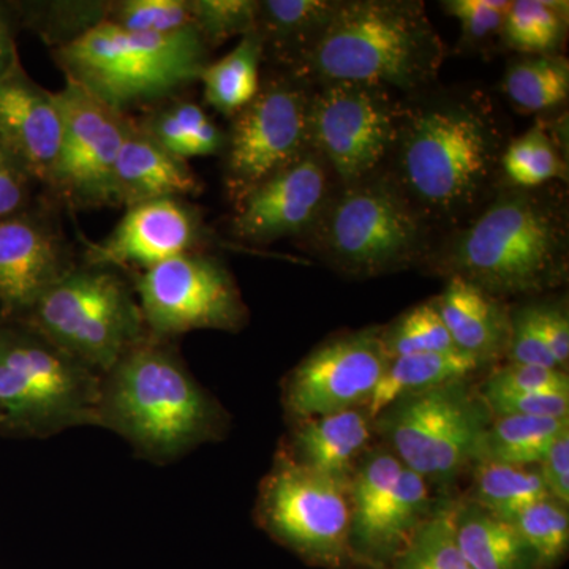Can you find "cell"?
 <instances>
[{"label": "cell", "mask_w": 569, "mask_h": 569, "mask_svg": "<svg viewBox=\"0 0 569 569\" xmlns=\"http://www.w3.org/2000/svg\"><path fill=\"white\" fill-rule=\"evenodd\" d=\"M508 142L507 123L488 93L436 84L400 99L395 142L381 170L445 234L496 192Z\"/></svg>", "instance_id": "obj_1"}, {"label": "cell", "mask_w": 569, "mask_h": 569, "mask_svg": "<svg viewBox=\"0 0 569 569\" xmlns=\"http://www.w3.org/2000/svg\"><path fill=\"white\" fill-rule=\"evenodd\" d=\"M426 263L500 299L559 287L569 263L567 193L561 183L539 189L500 183L473 217L437 238Z\"/></svg>", "instance_id": "obj_2"}, {"label": "cell", "mask_w": 569, "mask_h": 569, "mask_svg": "<svg viewBox=\"0 0 569 569\" xmlns=\"http://www.w3.org/2000/svg\"><path fill=\"white\" fill-rule=\"evenodd\" d=\"M447 56L421 0H339L290 74L312 86L367 82L411 96L437 84Z\"/></svg>", "instance_id": "obj_3"}, {"label": "cell", "mask_w": 569, "mask_h": 569, "mask_svg": "<svg viewBox=\"0 0 569 569\" xmlns=\"http://www.w3.org/2000/svg\"><path fill=\"white\" fill-rule=\"evenodd\" d=\"M99 426L170 462L219 437L222 413L168 340L148 336L102 377Z\"/></svg>", "instance_id": "obj_4"}, {"label": "cell", "mask_w": 569, "mask_h": 569, "mask_svg": "<svg viewBox=\"0 0 569 569\" xmlns=\"http://www.w3.org/2000/svg\"><path fill=\"white\" fill-rule=\"evenodd\" d=\"M51 54L66 81L127 116L181 96L200 82L211 62V50L194 29L152 36L123 31L107 21Z\"/></svg>", "instance_id": "obj_5"}, {"label": "cell", "mask_w": 569, "mask_h": 569, "mask_svg": "<svg viewBox=\"0 0 569 569\" xmlns=\"http://www.w3.org/2000/svg\"><path fill=\"white\" fill-rule=\"evenodd\" d=\"M437 238L380 170L350 186H336L301 242L340 274L370 279L425 264Z\"/></svg>", "instance_id": "obj_6"}, {"label": "cell", "mask_w": 569, "mask_h": 569, "mask_svg": "<svg viewBox=\"0 0 569 569\" xmlns=\"http://www.w3.org/2000/svg\"><path fill=\"white\" fill-rule=\"evenodd\" d=\"M102 377L21 321L0 323V426L47 438L99 426Z\"/></svg>", "instance_id": "obj_7"}, {"label": "cell", "mask_w": 569, "mask_h": 569, "mask_svg": "<svg viewBox=\"0 0 569 569\" xmlns=\"http://www.w3.org/2000/svg\"><path fill=\"white\" fill-rule=\"evenodd\" d=\"M18 321L100 377L149 336L123 272L84 261L52 284Z\"/></svg>", "instance_id": "obj_8"}, {"label": "cell", "mask_w": 569, "mask_h": 569, "mask_svg": "<svg viewBox=\"0 0 569 569\" xmlns=\"http://www.w3.org/2000/svg\"><path fill=\"white\" fill-rule=\"evenodd\" d=\"M490 421L481 396L463 380L396 400L373 419V429L427 485L448 486L478 462Z\"/></svg>", "instance_id": "obj_9"}, {"label": "cell", "mask_w": 569, "mask_h": 569, "mask_svg": "<svg viewBox=\"0 0 569 569\" xmlns=\"http://www.w3.org/2000/svg\"><path fill=\"white\" fill-rule=\"evenodd\" d=\"M266 530L307 563L358 567L350 545V481L318 473L284 455L261 488Z\"/></svg>", "instance_id": "obj_10"}, {"label": "cell", "mask_w": 569, "mask_h": 569, "mask_svg": "<svg viewBox=\"0 0 569 569\" xmlns=\"http://www.w3.org/2000/svg\"><path fill=\"white\" fill-rule=\"evenodd\" d=\"M312 92L309 82L274 70L261 78L252 102L230 119L222 157L224 193L231 204L310 148Z\"/></svg>", "instance_id": "obj_11"}, {"label": "cell", "mask_w": 569, "mask_h": 569, "mask_svg": "<svg viewBox=\"0 0 569 569\" xmlns=\"http://www.w3.org/2000/svg\"><path fill=\"white\" fill-rule=\"evenodd\" d=\"M400 99L391 89L367 82L313 86L310 148L323 157L337 186H350L385 167L395 142Z\"/></svg>", "instance_id": "obj_12"}, {"label": "cell", "mask_w": 569, "mask_h": 569, "mask_svg": "<svg viewBox=\"0 0 569 569\" xmlns=\"http://www.w3.org/2000/svg\"><path fill=\"white\" fill-rule=\"evenodd\" d=\"M132 277L146 329L157 339L200 329L236 332L247 323L238 283L211 252L181 254Z\"/></svg>", "instance_id": "obj_13"}, {"label": "cell", "mask_w": 569, "mask_h": 569, "mask_svg": "<svg viewBox=\"0 0 569 569\" xmlns=\"http://www.w3.org/2000/svg\"><path fill=\"white\" fill-rule=\"evenodd\" d=\"M54 93L62 141L44 186L48 200L74 212L119 208L116 164L132 116L112 110L73 82Z\"/></svg>", "instance_id": "obj_14"}, {"label": "cell", "mask_w": 569, "mask_h": 569, "mask_svg": "<svg viewBox=\"0 0 569 569\" xmlns=\"http://www.w3.org/2000/svg\"><path fill=\"white\" fill-rule=\"evenodd\" d=\"M389 362L383 326L331 337L291 370L284 407L298 421L366 408Z\"/></svg>", "instance_id": "obj_15"}, {"label": "cell", "mask_w": 569, "mask_h": 569, "mask_svg": "<svg viewBox=\"0 0 569 569\" xmlns=\"http://www.w3.org/2000/svg\"><path fill=\"white\" fill-rule=\"evenodd\" d=\"M336 186L323 157L309 148L233 206L228 234L238 244L257 247L280 239H302Z\"/></svg>", "instance_id": "obj_16"}, {"label": "cell", "mask_w": 569, "mask_h": 569, "mask_svg": "<svg viewBox=\"0 0 569 569\" xmlns=\"http://www.w3.org/2000/svg\"><path fill=\"white\" fill-rule=\"evenodd\" d=\"M52 201L0 219V317L21 320L77 266Z\"/></svg>", "instance_id": "obj_17"}, {"label": "cell", "mask_w": 569, "mask_h": 569, "mask_svg": "<svg viewBox=\"0 0 569 569\" xmlns=\"http://www.w3.org/2000/svg\"><path fill=\"white\" fill-rule=\"evenodd\" d=\"M219 242L203 211L189 200H157L126 208L102 241H86L84 263L142 272L187 253L209 252Z\"/></svg>", "instance_id": "obj_18"}, {"label": "cell", "mask_w": 569, "mask_h": 569, "mask_svg": "<svg viewBox=\"0 0 569 569\" xmlns=\"http://www.w3.org/2000/svg\"><path fill=\"white\" fill-rule=\"evenodd\" d=\"M0 141L44 189L61 149V108L56 93L33 81L20 59L0 74Z\"/></svg>", "instance_id": "obj_19"}, {"label": "cell", "mask_w": 569, "mask_h": 569, "mask_svg": "<svg viewBox=\"0 0 569 569\" xmlns=\"http://www.w3.org/2000/svg\"><path fill=\"white\" fill-rule=\"evenodd\" d=\"M203 182L187 160L164 151L134 126L133 116L116 164V197L130 208L157 200H189Z\"/></svg>", "instance_id": "obj_20"}, {"label": "cell", "mask_w": 569, "mask_h": 569, "mask_svg": "<svg viewBox=\"0 0 569 569\" xmlns=\"http://www.w3.org/2000/svg\"><path fill=\"white\" fill-rule=\"evenodd\" d=\"M433 302L458 350L486 366L507 355L511 312L500 298L452 276Z\"/></svg>", "instance_id": "obj_21"}, {"label": "cell", "mask_w": 569, "mask_h": 569, "mask_svg": "<svg viewBox=\"0 0 569 569\" xmlns=\"http://www.w3.org/2000/svg\"><path fill=\"white\" fill-rule=\"evenodd\" d=\"M372 433L373 421L365 408L299 419L288 456L318 473L350 481Z\"/></svg>", "instance_id": "obj_22"}, {"label": "cell", "mask_w": 569, "mask_h": 569, "mask_svg": "<svg viewBox=\"0 0 569 569\" xmlns=\"http://www.w3.org/2000/svg\"><path fill=\"white\" fill-rule=\"evenodd\" d=\"M339 0H258L264 62L291 73L320 39Z\"/></svg>", "instance_id": "obj_23"}, {"label": "cell", "mask_w": 569, "mask_h": 569, "mask_svg": "<svg viewBox=\"0 0 569 569\" xmlns=\"http://www.w3.org/2000/svg\"><path fill=\"white\" fill-rule=\"evenodd\" d=\"M134 126L164 151L179 159L222 156L227 144L223 132L200 103L176 96L133 118Z\"/></svg>", "instance_id": "obj_24"}, {"label": "cell", "mask_w": 569, "mask_h": 569, "mask_svg": "<svg viewBox=\"0 0 569 569\" xmlns=\"http://www.w3.org/2000/svg\"><path fill=\"white\" fill-rule=\"evenodd\" d=\"M456 541L471 569H538L515 523L490 515L473 501L456 505Z\"/></svg>", "instance_id": "obj_25"}, {"label": "cell", "mask_w": 569, "mask_h": 569, "mask_svg": "<svg viewBox=\"0 0 569 569\" xmlns=\"http://www.w3.org/2000/svg\"><path fill=\"white\" fill-rule=\"evenodd\" d=\"M482 367L486 365L479 359L460 350L399 356L389 362L387 372L381 377L365 410L373 421L396 400L427 389L467 380Z\"/></svg>", "instance_id": "obj_26"}, {"label": "cell", "mask_w": 569, "mask_h": 569, "mask_svg": "<svg viewBox=\"0 0 569 569\" xmlns=\"http://www.w3.org/2000/svg\"><path fill=\"white\" fill-rule=\"evenodd\" d=\"M263 40L257 31L239 39L233 50L201 71L203 99L213 111L233 119L260 91Z\"/></svg>", "instance_id": "obj_27"}, {"label": "cell", "mask_w": 569, "mask_h": 569, "mask_svg": "<svg viewBox=\"0 0 569 569\" xmlns=\"http://www.w3.org/2000/svg\"><path fill=\"white\" fill-rule=\"evenodd\" d=\"M568 419L492 418L485 438H482L478 462L505 463V466L518 467L539 466L557 437L569 429Z\"/></svg>", "instance_id": "obj_28"}, {"label": "cell", "mask_w": 569, "mask_h": 569, "mask_svg": "<svg viewBox=\"0 0 569 569\" xmlns=\"http://www.w3.org/2000/svg\"><path fill=\"white\" fill-rule=\"evenodd\" d=\"M568 28V2L512 0L501 31L500 48L520 56L561 54Z\"/></svg>", "instance_id": "obj_29"}, {"label": "cell", "mask_w": 569, "mask_h": 569, "mask_svg": "<svg viewBox=\"0 0 569 569\" xmlns=\"http://www.w3.org/2000/svg\"><path fill=\"white\" fill-rule=\"evenodd\" d=\"M552 132L539 119L526 133L509 140L501 156V183L516 189H539L568 182V162Z\"/></svg>", "instance_id": "obj_30"}, {"label": "cell", "mask_w": 569, "mask_h": 569, "mask_svg": "<svg viewBox=\"0 0 569 569\" xmlns=\"http://www.w3.org/2000/svg\"><path fill=\"white\" fill-rule=\"evenodd\" d=\"M501 88L519 111L559 108L569 96L568 59L563 54L520 56L509 63Z\"/></svg>", "instance_id": "obj_31"}, {"label": "cell", "mask_w": 569, "mask_h": 569, "mask_svg": "<svg viewBox=\"0 0 569 569\" xmlns=\"http://www.w3.org/2000/svg\"><path fill=\"white\" fill-rule=\"evenodd\" d=\"M550 498L538 468L478 462L473 501L479 508L512 522L523 509Z\"/></svg>", "instance_id": "obj_32"}, {"label": "cell", "mask_w": 569, "mask_h": 569, "mask_svg": "<svg viewBox=\"0 0 569 569\" xmlns=\"http://www.w3.org/2000/svg\"><path fill=\"white\" fill-rule=\"evenodd\" d=\"M14 10L20 24L58 50L107 21L108 0L14 3Z\"/></svg>", "instance_id": "obj_33"}, {"label": "cell", "mask_w": 569, "mask_h": 569, "mask_svg": "<svg viewBox=\"0 0 569 569\" xmlns=\"http://www.w3.org/2000/svg\"><path fill=\"white\" fill-rule=\"evenodd\" d=\"M456 505H436L407 549L383 569H471L456 541Z\"/></svg>", "instance_id": "obj_34"}, {"label": "cell", "mask_w": 569, "mask_h": 569, "mask_svg": "<svg viewBox=\"0 0 569 569\" xmlns=\"http://www.w3.org/2000/svg\"><path fill=\"white\" fill-rule=\"evenodd\" d=\"M512 523L533 553L538 569H556L567 557L569 516L567 508L552 498L523 509Z\"/></svg>", "instance_id": "obj_35"}, {"label": "cell", "mask_w": 569, "mask_h": 569, "mask_svg": "<svg viewBox=\"0 0 569 569\" xmlns=\"http://www.w3.org/2000/svg\"><path fill=\"white\" fill-rule=\"evenodd\" d=\"M383 343L389 359L458 350L433 299L407 310L391 325L383 326Z\"/></svg>", "instance_id": "obj_36"}, {"label": "cell", "mask_w": 569, "mask_h": 569, "mask_svg": "<svg viewBox=\"0 0 569 569\" xmlns=\"http://www.w3.org/2000/svg\"><path fill=\"white\" fill-rule=\"evenodd\" d=\"M107 22L123 31L152 36L194 29L190 0H110Z\"/></svg>", "instance_id": "obj_37"}, {"label": "cell", "mask_w": 569, "mask_h": 569, "mask_svg": "<svg viewBox=\"0 0 569 569\" xmlns=\"http://www.w3.org/2000/svg\"><path fill=\"white\" fill-rule=\"evenodd\" d=\"M511 0H445L441 9L460 24V51L488 56L500 44Z\"/></svg>", "instance_id": "obj_38"}, {"label": "cell", "mask_w": 569, "mask_h": 569, "mask_svg": "<svg viewBox=\"0 0 569 569\" xmlns=\"http://www.w3.org/2000/svg\"><path fill=\"white\" fill-rule=\"evenodd\" d=\"M193 28L209 50L257 31L258 0H190Z\"/></svg>", "instance_id": "obj_39"}, {"label": "cell", "mask_w": 569, "mask_h": 569, "mask_svg": "<svg viewBox=\"0 0 569 569\" xmlns=\"http://www.w3.org/2000/svg\"><path fill=\"white\" fill-rule=\"evenodd\" d=\"M478 392L482 396L569 392V378L561 369L508 362L497 367Z\"/></svg>", "instance_id": "obj_40"}, {"label": "cell", "mask_w": 569, "mask_h": 569, "mask_svg": "<svg viewBox=\"0 0 569 569\" xmlns=\"http://www.w3.org/2000/svg\"><path fill=\"white\" fill-rule=\"evenodd\" d=\"M492 418H569V392H527V395H479Z\"/></svg>", "instance_id": "obj_41"}, {"label": "cell", "mask_w": 569, "mask_h": 569, "mask_svg": "<svg viewBox=\"0 0 569 569\" xmlns=\"http://www.w3.org/2000/svg\"><path fill=\"white\" fill-rule=\"evenodd\" d=\"M39 187L28 168L0 141V219L31 208Z\"/></svg>", "instance_id": "obj_42"}, {"label": "cell", "mask_w": 569, "mask_h": 569, "mask_svg": "<svg viewBox=\"0 0 569 569\" xmlns=\"http://www.w3.org/2000/svg\"><path fill=\"white\" fill-rule=\"evenodd\" d=\"M505 356L509 362H515V365L559 369L542 340L541 332H539L533 307H522L515 316L511 312V332H509L507 355Z\"/></svg>", "instance_id": "obj_43"}, {"label": "cell", "mask_w": 569, "mask_h": 569, "mask_svg": "<svg viewBox=\"0 0 569 569\" xmlns=\"http://www.w3.org/2000/svg\"><path fill=\"white\" fill-rule=\"evenodd\" d=\"M535 320L557 367L563 370L569 359V320L567 309L557 305H533Z\"/></svg>", "instance_id": "obj_44"}, {"label": "cell", "mask_w": 569, "mask_h": 569, "mask_svg": "<svg viewBox=\"0 0 569 569\" xmlns=\"http://www.w3.org/2000/svg\"><path fill=\"white\" fill-rule=\"evenodd\" d=\"M538 467L549 497L567 508L569 505V429L557 437Z\"/></svg>", "instance_id": "obj_45"}, {"label": "cell", "mask_w": 569, "mask_h": 569, "mask_svg": "<svg viewBox=\"0 0 569 569\" xmlns=\"http://www.w3.org/2000/svg\"><path fill=\"white\" fill-rule=\"evenodd\" d=\"M17 10L9 3H0V74L20 59L17 48Z\"/></svg>", "instance_id": "obj_46"}]
</instances>
